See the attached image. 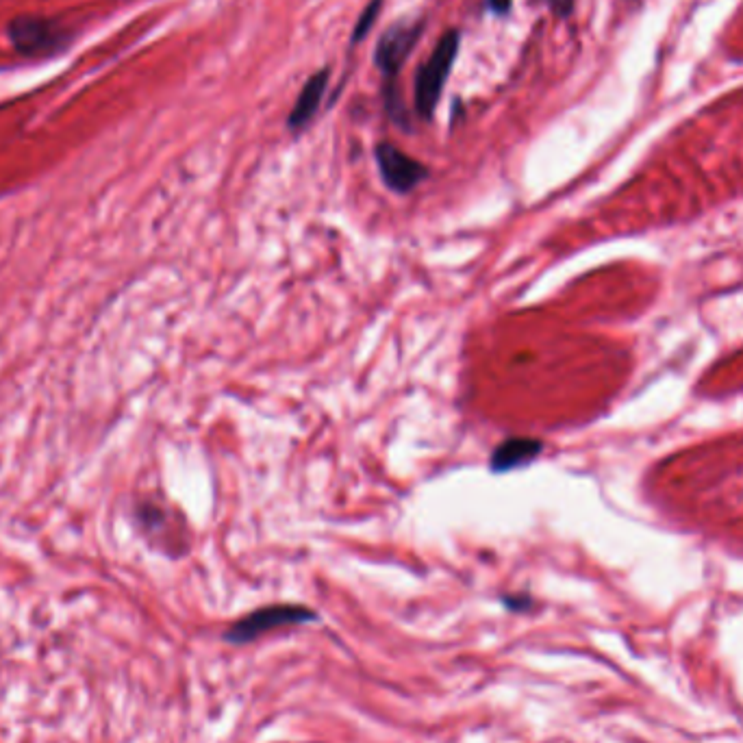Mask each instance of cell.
<instances>
[{
	"label": "cell",
	"instance_id": "1",
	"mask_svg": "<svg viewBox=\"0 0 743 743\" xmlns=\"http://www.w3.org/2000/svg\"><path fill=\"white\" fill-rule=\"evenodd\" d=\"M459 53V33L450 31L437 42L433 55L428 57L415 81V107L422 118H431L444 92L448 74Z\"/></svg>",
	"mask_w": 743,
	"mask_h": 743
},
{
	"label": "cell",
	"instance_id": "11",
	"mask_svg": "<svg viewBox=\"0 0 743 743\" xmlns=\"http://www.w3.org/2000/svg\"><path fill=\"white\" fill-rule=\"evenodd\" d=\"M489 7L496 11V14H507L511 9V0H489Z\"/></svg>",
	"mask_w": 743,
	"mask_h": 743
},
{
	"label": "cell",
	"instance_id": "8",
	"mask_svg": "<svg viewBox=\"0 0 743 743\" xmlns=\"http://www.w3.org/2000/svg\"><path fill=\"white\" fill-rule=\"evenodd\" d=\"M381 5H383L381 0H374V3L365 7V11L361 14L357 27H355V33H352V42H361L363 37L372 31V24L376 22V16H379Z\"/></svg>",
	"mask_w": 743,
	"mask_h": 743
},
{
	"label": "cell",
	"instance_id": "2",
	"mask_svg": "<svg viewBox=\"0 0 743 743\" xmlns=\"http://www.w3.org/2000/svg\"><path fill=\"white\" fill-rule=\"evenodd\" d=\"M311 620H316V613L307 607H300V604H272V607H263L242 617L226 631L224 637L231 644H248V641L276 631L281 626L305 624Z\"/></svg>",
	"mask_w": 743,
	"mask_h": 743
},
{
	"label": "cell",
	"instance_id": "10",
	"mask_svg": "<svg viewBox=\"0 0 743 743\" xmlns=\"http://www.w3.org/2000/svg\"><path fill=\"white\" fill-rule=\"evenodd\" d=\"M548 3L559 16H568L574 7V0H548Z\"/></svg>",
	"mask_w": 743,
	"mask_h": 743
},
{
	"label": "cell",
	"instance_id": "4",
	"mask_svg": "<svg viewBox=\"0 0 743 743\" xmlns=\"http://www.w3.org/2000/svg\"><path fill=\"white\" fill-rule=\"evenodd\" d=\"M9 40L22 55H44L61 46L64 31L42 18H18L9 24Z\"/></svg>",
	"mask_w": 743,
	"mask_h": 743
},
{
	"label": "cell",
	"instance_id": "3",
	"mask_svg": "<svg viewBox=\"0 0 743 743\" xmlns=\"http://www.w3.org/2000/svg\"><path fill=\"white\" fill-rule=\"evenodd\" d=\"M374 157H376V163H379V172L383 176L385 185L396 194L413 192L415 187H418L428 176V170L418 159L402 153V150L396 148L394 144H387V142L379 144L374 150Z\"/></svg>",
	"mask_w": 743,
	"mask_h": 743
},
{
	"label": "cell",
	"instance_id": "9",
	"mask_svg": "<svg viewBox=\"0 0 743 743\" xmlns=\"http://www.w3.org/2000/svg\"><path fill=\"white\" fill-rule=\"evenodd\" d=\"M505 604H507V609H511V611H526L528 607H531V598H528V596H507Z\"/></svg>",
	"mask_w": 743,
	"mask_h": 743
},
{
	"label": "cell",
	"instance_id": "6",
	"mask_svg": "<svg viewBox=\"0 0 743 743\" xmlns=\"http://www.w3.org/2000/svg\"><path fill=\"white\" fill-rule=\"evenodd\" d=\"M541 452H544V442H541V439L509 437L491 452L489 470L494 474H507L513 470L526 468V465L533 463Z\"/></svg>",
	"mask_w": 743,
	"mask_h": 743
},
{
	"label": "cell",
	"instance_id": "7",
	"mask_svg": "<svg viewBox=\"0 0 743 743\" xmlns=\"http://www.w3.org/2000/svg\"><path fill=\"white\" fill-rule=\"evenodd\" d=\"M326 85H329V72L322 70L318 74H313V77L307 81V85L302 87L300 96L296 98V105L292 109V113H289V129H302L307 127V124L311 122V118L316 116V111L320 109V103H322V96L326 92Z\"/></svg>",
	"mask_w": 743,
	"mask_h": 743
},
{
	"label": "cell",
	"instance_id": "5",
	"mask_svg": "<svg viewBox=\"0 0 743 743\" xmlns=\"http://www.w3.org/2000/svg\"><path fill=\"white\" fill-rule=\"evenodd\" d=\"M418 35L420 27H411V24H396V27L389 29L381 37L379 46H376V66L385 74H396L400 66L405 64L415 42H418Z\"/></svg>",
	"mask_w": 743,
	"mask_h": 743
}]
</instances>
